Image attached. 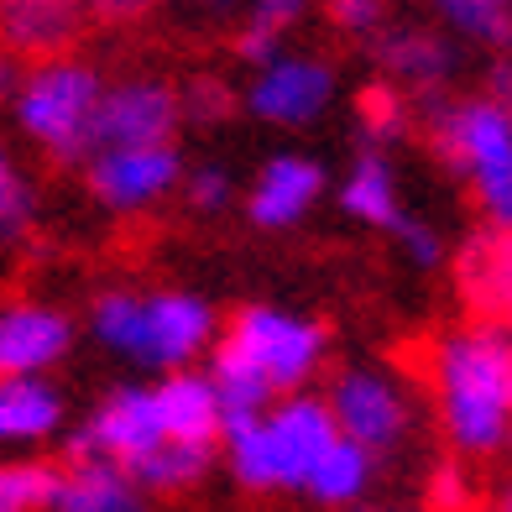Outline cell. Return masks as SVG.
Segmentation results:
<instances>
[{"mask_svg":"<svg viewBox=\"0 0 512 512\" xmlns=\"http://www.w3.org/2000/svg\"><path fill=\"white\" fill-rule=\"evenodd\" d=\"M429 398L460 460H497L512 445V324L465 319L429 345Z\"/></svg>","mask_w":512,"mask_h":512,"instance_id":"6da1fadb","label":"cell"},{"mask_svg":"<svg viewBox=\"0 0 512 512\" xmlns=\"http://www.w3.org/2000/svg\"><path fill=\"white\" fill-rule=\"evenodd\" d=\"M89 335L115 361L168 377V371L204 366L225 324L220 309L189 288H105L89 304Z\"/></svg>","mask_w":512,"mask_h":512,"instance_id":"7a4b0ae2","label":"cell"},{"mask_svg":"<svg viewBox=\"0 0 512 512\" xmlns=\"http://www.w3.org/2000/svg\"><path fill=\"white\" fill-rule=\"evenodd\" d=\"M340 439V424L324 392H288L251 424L225 429V476L251 497H304L309 471Z\"/></svg>","mask_w":512,"mask_h":512,"instance_id":"3957f363","label":"cell"},{"mask_svg":"<svg viewBox=\"0 0 512 512\" xmlns=\"http://www.w3.org/2000/svg\"><path fill=\"white\" fill-rule=\"evenodd\" d=\"M429 142L486 230H512V100L476 89L429 105Z\"/></svg>","mask_w":512,"mask_h":512,"instance_id":"277c9868","label":"cell"},{"mask_svg":"<svg viewBox=\"0 0 512 512\" xmlns=\"http://www.w3.org/2000/svg\"><path fill=\"white\" fill-rule=\"evenodd\" d=\"M100 100H105V74L68 53V58L32 63L16 79L11 121L42 157L63 162V168H84L95 157Z\"/></svg>","mask_w":512,"mask_h":512,"instance_id":"5b68a950","label":"cell"},{"mask_svg":"<svg viewBox=\"0 0 512 512\" xmlns=\"http://www.w3.org/2000/svg\"><path fill=\"white\" fill-rule=\"evenodd\" d=\"M225 345L262 371V377L277 387V398L288 392H314V382L330 366V330L314 314H298L283 304H246L230 314L225 324Z\"/></svg>","mask_w":512,"mask_h":512,"instance_id":"8992f818","label":"cell"},{"mask_svg":"<svg viewBox=\"0 0 512 512\" xmlns=\"http://www.w3.org/2000/svg\"><path fill=\"white\" fill-rule=\"evenodd\" d=\"M324 403H330L340 434L356 439L377 460H392L398 450H408V439L418 429L413 392L387 366H366V361L340 366L330 377V387H324Z\"/></svg>","mask_w":512,"mask_h":512,"instance_id":"52a82bcc","label":"cell"},{"mask_svg":"<svg viewBox=\"0 0 512 512\" xmlns=\"http://www.w3.org/2000/svg\"><path fill=\"white\" fill-rule=\"evenodd\" d=\"M168 424H162V403L152 382H121L115 392L79 418V429L68 434V465L79 460H100V465H121L131 476L152 450L168 445Z\"/></svg>","mask_w":512,"mask_h":512,"instance_id":"ba28073f","label":"cell"},{"mask_svg":"<svg viewBox=\"0 0 512 512\" xmlns=\"http://www.w3.org/2000/svg\"><path fill=\"white\" fill-rule=\"evenodd\" d=\"M335 100H340L335 63L319 53H304V48H288L272 63L251 68V79L241 89L246 115L272 131H309L335 110Z\"/></svg>","mask_w":512,"mask_h":512,"instance_id":"9c48e42d","label":"cell"},{"mask_svg":"<svg viewBox=\"0 0 512 512\" xmlns=\"http://www.w3.org/2000/svg\"><path fill=\"white\" fill-rule=\"evenodd\" d=\"M189 162H183L178 142L157 147H100L84 162V189L105 215H152L157 204L183 194Z\"/></svg>","mask_w":512,"mask_h":512,"instance_id":"30bf717a","label":"cell"},{"mask_svg":"<svg viewBox=\"0 0 512 512\" xmlns=\"http://www.w3.org/2000/svg\"><path fill=\"white\" fill-rule=\"evenodd\" d=\"M382 84L403 89L413 105H439L450 100V84L460 74V42L424 21H387L382 37L371 42Z\"/></svg>","mask_w":512,"mask_h":512,"instance_id":"8fae6325","label":"cell"},{"mask_svg":"<svg viewBox=\"0 0 512 512\" xmlns=\"http://www.w3.org/2000/svg\"><path fill=\"white\" fill-rule=\"evenodd\" d=\"M183 126V89L157 79V74H126L105 84L100 100V126H95V152L100 147H157L178 142Z\"/></svg>","mask_w":512,"mask_h":512,"instance_id":"7c38bea8","label":"cell"},{"mask_svg":"<svg viewBox=\"0 0 512 512\" xmlns=\"http://www.w3.org/2000/svg\"><path fill=\"white\" fill-rule=\"evenodd\" d=\"M324 194H330V173H324L319 157L277 152L246 183L241 209H246L251 230H262V236H288V230H298L324 204Z\"/></svg>","mask_w":512,"mask_h":512,"instance_id":"4fadbf2b","label":"cell"},{"mask_svg":"<svg viewBox=\"0 0 512 512\" xmlns=\"http://www.w3.org/2000/svg\"><path fill=\"white\" fill-rule=\"evenodd\" d=\"M74 319L42 298H6L0 304V377H53L74 351Z\"/></svg>","mask_w":512,"mask_h":512,"instance_id":"5bb4252c","label":"cell"},{"mask_svg":"<svg viewBox=\"0 0 512 512\" xmlns=\"http://www.w3.org/2000/svg\"><path fill=\"white\" fill-rule=\"evenodd\" d=\"M89 27L84 0H0V48L27 63H48L74 53Z\"/></svg>","mask_w":512,"mask_h":512,"instance_id":"9a60e30c","label":"cell"},{"mask_svg":"<svg viewBox=\"0 0 512 512\" xmlns=\"http://www.w3.org/2000/svg\"><path fill=\"white\" fill-rule=\"evenodd\" d=\"M335 204L356 225L382 230V236H392V230L413 215L408 199H403V173H398V162H392L387 147H361L351 157V168L335 183Z\"/></svg>","mask_w":512,"mask_h":512,"instance_id":"2e32d148","label":"cell"},{"mask_svg":"<svg viewBox=\"0 0 512 512\" xmlns=\"http://www.w3.org/2000/svg\"><path fill=\"white\" fill-rule=\"evenodd\" d=\"M68 403L53 377H0V450L32 455L63 434Z\"/></svg>","mask_w":512,"mask_h":512,"instance_id":"e0dca14e","label":"cell"},{"mask_svg":"<svg viewBox=\"0 0 512 512\" xmlns=\"http://www.w3.org/2000/svg\"><path fill=\"white\" fill-rule=\"evenodd\" d=\"M460 293L476 319L512 324V230H481L460 246Z\"/></svg>","mask_w":512,"mask_h":512,"instance_id":"ac0fdd59","label":"cell"},{"mask_svg":"<svg viewBox=\"0 0 512 512\" xmlns=\"http://www.w3.org/2000/svg\"><path fill=\"white\" fill-rule=\"evenodd\" d=\"M157 403H162V424L173 439H189V445H225V413L215 398V382H209L204 366L189 371H168L157 377Z\"/></svg>","mask_w":512,"mask_h":512,"instance_id":"d6986e66","label":"cell"},{"mask_svg":"<svg viewBox=\"0 0 512 512\" xmlns=\"http://www.w3.org/2000/svg\"><path fill=\"white\" fill-rule=\"evenodd\" d=\"M377 476H382V460L371 450H361L356 439L340 434L309 471L304 497L314 507H324V512H361V502L377 492Z\"/></svg>","mask_w":512,"mask_h":512,"instance_id":"ffe728a7","label":"cell"},{"mask_svg":"<svg viewBox=\"0 0 512 512\" xmlns=\"http://www.w3.org/2000/svg\"><path fill=\"white\" fill-rule=\"evenodd\" d=\"M53 512H152V497L121 471V465L79 460L63 471Z\"/></svg>","mask_w":512,"mask_h":512,"instance_id":"44dd1931","label":"cell"},{"mask_svg":"<svg viewBox=\"0 0 512 512\" xmlns=\"http://www.w3.org/2000/svg\"><path fill=\"white\" fill-rule=\"evenodd\" d=\"M434 27L465 48L512 58V0H424Z\"/></svg>","mask_w":512,"mask_h":512,"instance_id":"7402d4cb","label":"cell"},{"mask_svg":"<svg viewBox=\"0 0 512 512\" xmlns=\"http://www.w3.org/2000/svg\"><path fill=\"white\" fill-rule=\"evenodd\" d=\"M209 371V382H215V398H220V413H225V429H236V424H251L256 413H267L277 403V387L256 371L236 345H215L204 361Z\"/></svg>","mask_w":512,"mask_h":512,"instance_id":"603a6c76","label":"cell"},{"mask_svg":"<svg viewBox=\"0 0 512 512\" xmlns=\"http://www.w3.org/2000/svg\"><path fill=\"white\" fill-rule=\"evenodd\" d=\"M319 0H246V16L236 27V58L246 68H262L277 53H288V37L309 21Z\"/></svg>","mask_w":512,"mask_h":512,"instance_id":"cb8c5ba5","label":"cell"},{"mask_svg":"<svg viewBox=\"0 0 512 512\" xmlns=\"http://www.w3.org/2000/svg\"><path fill=\"white\" fill-rule=\"evenodd\" d=\"M220 465V445H189V439H168L162 450H152L142 465L131 471V481L142 486L147 497H183L204 486Z\"/></svg>","mask_w":512,"mask_h":512,"instance_id":"d4e9b609","label":"cell"},{"mask_svg":"<svg viewBox=\"0 0 512 512\" xmlns=\"http://www.w3.org/2000/svg\"><path fill=\"white\" fill-rule=\"evenodd\" d=\"M37 183L27 173V162L11 152V142H0V256H16L37 236Z\"/></svg>","mask_w":512,"mask_h":512,"instance_id":"484cf974","label":"cell"},{"mask_svg":"<svg viewBox=\"0 0 512 512\" xmlns=\"http://www.w3.org/2000/svg\"><path fill=\"white\" fill-rule=\"evenodd\" d=\"M63 471L48 455H0V512H53Z\"/></svg>","mask_w":512,"mask_h":512,"instance_id":"4316f807","label":"cell"},{"mask_svg":"<svg viewBox=\"0 0 512 512\" xmlns=\"http://www.w3.org/2000/svg\"><path fill=\"white\" fill-rule=\"evenodd\" d=\"M356 121H361V147H387L392 152L413 131V100L403 95V89H392V84L377 79L361 95Z\"/></svg>","mask_w":512,"mask_h":512,"instance_id":"83f0119b","label":"cell"},{"mask_svg":"<svg viewBox=\"0 0 512 512\" xmlns=\"http://www.w3.org/2000/svg\"><path fill=\"white\" fill-rule=\"evenodd\" d=\"M392 246H398V256L413 267V272H439L450 262V246H445V236H439V225H429L424 215H408L398 230H392Z\"/></svg>","mask_w":512,"mask_h":512,"instance_id":"f1b7e54d","label":"cell"},{"mask_svg":"<svg viewBox=\"0 0 512 512\" xmlns=\"http://www.w3.org/2000/svg\"><path fill=\"white\" fill-rule=\"evenodd\" d=\"M183 204H189L194 215H225V209L236 204V178H230V168H220V162L189 168V178H183Z\"/></svg>","mask_w":512,"mask_h":512,"instance_id":"f546056e","label":"cell"},{"mask_svg":"<svg viewBox=\"0 0 512 512\" xmlns=\"http://www.w3.org/2000/svg\"><path fill=\"white\" fill-rule=\"evenodd\" d=\"M319 6L340 37H356V42H377L387 27V0H319Z\"/></svg>","mask_w":512,"mask_h":512,"instance_id":"4dcf8cb0","label":"cell"},{"mask_svg":"<svg viewBox=\"0 0 512 512\" xmlns=\"http://www.w3.org/2000/svg\"><path fill=\"white\" fill-rule=\"evenodd\" d=\"M236 110V95L225 89V79H189L183 84V121H199V126H220L225 115Z\"/></svg>","mask_w":512,"mask_h":512,"instance_id":"1f68e13d","label":"cell"},{"mask_svg":"<svg viewBox=\"0 0 512 512\" xmlns=\"http://www.w3.org/2000/svg\"><path fill=\"white\" fill-rule=\"evenodd\" d=\"M157 0H84L89 21H100V27H136L142 16H152Z\"/></svg>","mask_w":512,"mask_h":512,"instance_id":"d6a6232c","label":"cell"},{"mask_svg":"<svg viewBox=\"0 0 512 512\" xmlns=\"http://www.w3.org/2000/svg\"><path fill=\"white\" fill-rule=\"evenodd\" d=\"M16 79H21V74H16V58L0 48V100H11V95H16Z\"/></svg>","mask_w":512,"mask_h":512,"instance_id":"836d02e7","label":"cell"},{"mask_svg":"<svg viewBox=\"0 0 512 512\" xmlns=\"http://www.w3.org/2000/svg\"><path fill=\"white\" fill-rule=\"evenodd\" d=\"M492 512H512V486H507V492L497 497V507H492Z\"/></svg>","mask_w":512,"mask_h":512,"instance_id":"e575fe53","label":"cell"},{"mask_svg":"<svg viewBox=\"0 0 512 512\" xmlns=\"http://www.w3.org/2000/svg\"><path fill=\"white\" fill-rule=\"evenodd\" d=\"M507 455H512V445H507Z\"/></svg>","mask_w":512,"mask_h":512,"instance_id":"d590c367","label":"cell"}]
</instances>
